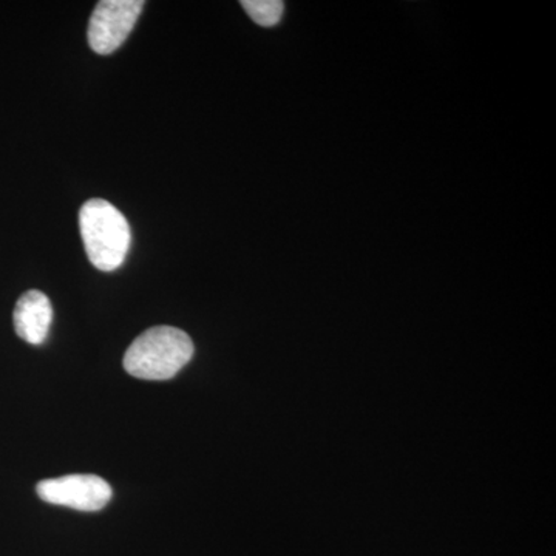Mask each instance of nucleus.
Here are the masks:
<instances>
[{
    "label": "nucleus",
    "instance_id": "4",
    "mask_svg": "<svg viewBox=\"0 0 556 556\" xmlns=\"http://www.w3.org/2000/svg\"><path fill=\"white\" fill-rule=\"evenodd\" d=\"M38 495L54 506L80 511H98L112 500V486L94 475H68L39 482Z\"/></svg>",
    "mask_w": 556,
    "mask_h": 556
},
{
    "label": "nucleus",
    "instance_id": "2",
    "mask_svg": "<svg viewBox=\"0 0 556 556\" xmlns=\"http://www.w3.org/2000/svg\"><path fill=\"white\" fill-rule=\"evenodd\" d=\"M80 237L87 257L94 268L110 273L118 269L130 248L127 218L105 200H90L80 207Z\"/></svg>",
    "mask_w": 556,
    "mask_h": 556
},
{
    "label": "nucleus",
    "instance_id": "6",
    "mask_svg": "<svg viewBox=\"0 0 556 556\" xmlns=\"http://www.w3.org/2000/svg\"><path fill=\"white\" fill-rule=\"evenodd\" d=\"M241 7L249 17L262 27H274L283 16L285 3L281 0H243Z\"/></svg>",
    "mask_w": 556,
    "mask_h": 556
},
{
    "label": "nucleus",
    "instance_id": "3",
    "mask_svg": "<svg viewBox=\"0 0 556 556\" xmlns=\"http://www.w3.org/2000/svg\"><path fill=\"white\" fill-rule=\"evenodd\" d=\"M144 9L142 0H101L90 17L89 43L98 54H110L123 46Z\"/></svg>",
    "mask_w": 556,
    "mask_h": 556
},
{
    "label": "nucleus",
    "instance_id": "5",
    "mask_svg": "<svg viewBox=\"0 0 556 556\" xmlns=\"http://www.w3.org/2000/svg\"><path fill=\"white\" fill-rule=\"evenodd\" d=\"M13 320L14 329L22 340L31 345H40L49 336L51 321H53L50 299L36 289L25 292L17 300Z\"/></svg>",
    "mask_w": 556,
    "mask_h": 556
},
{
    "label": "nucleus",
    "instance_id": "1",
    "mask_svg": "<svg viewBox=\"0 0 556 556\" xmlns=\"http://www.w3.org/2000/svg\"><path fill=\"white\" fill-rule=\"evenodd\" d=\"M193 351L192 339L181 329L155 327L134 340L126 351L123 365L134 378L167 380L189 364Z\"/></svg>",
    "mask_w": 556,
    "mask_h": 556
}]
</instances>
